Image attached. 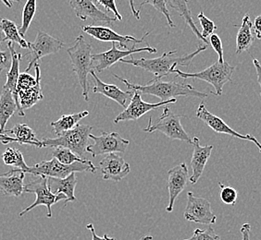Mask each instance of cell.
<instances>
[{"mask_svg": "<svg viewBox=\"0 0 261 240\" xmlns=\"http://www.w3.org/2000/svg\"><path fill=\"white\" fill-rule=\"evenodd\" d=\"M207 46V45H199L195 52L188 55H176L177 51L172 50L165 52L156 58H135L134 55H130V59H121V62L146 70L154 75L155 80H161L162 78L171 74L177 66L187 67L190 65L195 56L200 54L201 52L206 50Z\"/></svg>", "mask_w": 261, "mask_h": 240, "instance_id": "obj_1", "label": "cell"}, {"mask_svg": "<svg viewBox=\"0 0 261 240\" xmlns=\"http://www.w3.org/2000/svg\"><path fill=\"white\" fill-rule=\"evenodd\" d=\"M116 79L121 80L125 84L129 91H137L141 95H154L161 99V102L176 99L178 96H188V97H197L199 99H205L207 95L202 92H198L190 84H186L182 81H162L161 80H150L146 85L134 84L129 80L121 78L120 76L113 74Z\"/></svg>", "mask_w": 261, "mask_h": 240, "instance_id": "obj_2", "label": "cell"}, {"mask_svg": "<svg viewBox=\"0 0 261 240\" xmlns=\"http://www.w3.org/2000/svg\"><path fill=\"white\" fill-rule=\"evenodd\" d=\"M67 53L70 56L72 66V71L75 73L80 83L83 96L85 100H89V83L87 76L90 74L91 70H94L92 46L86 43L83 35L76 37L75 43L70 48L67 49Z\"/></svg>", "mask_w": 261, "mask_h": 240, "instance_id": "obj_3", "label": "cell"}, {"mask_svg": "<svg viewBox=\"0 0 261 240\" xmlns=\"http://www.w3.org/2000/svg\"><path fill=\"white\" fill-rule=\"evenodd\" d=\"M236 70V67H232L229 63H220L215 62L211 67L206 68V70H202L200 72L196 73H188L182 72L181 70L175 69L172 73H175L179 78L181 79H197V80H204L211 85L214 87L215 93L214 95L221 96L222 95V91L224 85L231 82V77Z\"/></svg>", "mask_w": 261, "mask_h": 240, "instance_id": "obj_4", "label": "cell"}, {"mask_svg": "<svg viewBox=\"0 0 261 240\" xmlns=\"http://www.w3.org/2000/svg\"><path fill=\"white\" fill-rule=\"evenodd\" d=\"M93 127L89 125H77L74 129L68 130L57 138H45L42 140L43 147H64L72 151L75 155L85 158L84 155L88 146V140Z\"/></svg>", "mask_w": 261, "mask_h": 240, "instance_id": "obj_5", "label": "cell"}, {"mask_svg": "<svg viewBox=\"0 0 261 240\" xmlns=\"http://www.w3.org/2000/svg\"><path fill=\"white\" fill-rule=\"evenodd\" d=\"M96 167L95 165L88 161L87 163L76 162L72 165H63L61 162L53 158L49 161H42L40 163L29 167L26 173L37 176L55 177V178H66L71 173L77 172H92L95 173Z\"/></svg>", "mask_w": 261, "mask_h": 240, "instance_id": "obj_6", "label": "cell"}, {"mask_svg": "<svg viewBox=\"0 0 261 240\" xmlns=\"http://www.w3.org/2000/svg\"><path fill=\"white\" fill-rule=\"evenodd\" d=\"M182 117H186V115H176L168 105H166L161 117L155 123L152 122V117H150L148 120V125L144 129V131L148 133L160 131L172 140H182L192 144L190 136L187 134L181 125V119Z\"/></svg>", "mask_w": 261, "mask_h": 240, "instance_id": "obj_7", "label": "cell"}, {"mask_svg": "<svg viewBox=\"0 0 261 240\" xmlns=\"http://www.w3.org/2000/svg\"><path fill=\"white\" fill-rule=\"evenodd\" d=\"M35 77L28 72L20 73L17 83V94L20 108L24 111L44 99L41 88V70L39 63L35 64Z\"/></svg>", "mask_w": 261, "mask_h": 240, "instance_id": "obj_8", "label": "cell"}, {"mask_svg": "<svg viewBox=\"0 0 261 240\" xmlns=\"http://www.w3.org/2000/svg\"><path fill=\"white\" fill-rule=\"evenodd\" d=\"M24 192L26 193H34L36 196L35 202L25 209L21 211L19 216H23L27 213H29L37 206L44 205L47 209V218L52 217V209L51 207L61 200H67V197L64 194H58L56 195L51 192L50 189L47 184V177L45 176H38L36 179L28 183L24 186Z\"/></svg>", "mask_w": 261, "mask_h": 240, "instance_id": "obj_9", "label": "cell"}, {"mask_svg": "<svg viewBox=\"0 0 261 240\" xmlns=\"http://www.w3.org/2000/svg\"><path fill=\"white\" fill-rule=\"evenodd\" d=\"M29 45V52L25 55H29V61H28V67L26 68V72H29L31 69L38 63V61L46 55L56 54L65 44L60 40L54 38L53 36L46 34L45 32L39 31L36 35L35 42L30 43Z\"/></svg>", "mask_w": 261, "mask_h": 240, "instance_id": "obj_10", "label": "cell"}, {"mask_svg": "<svg viewBox=\"0 0 261 240\" xmlns=\"http://www.w3.org/2000/svg\"><path fill=\"white\" fill-rule=\"evenodd\" d=\"M91 140L94 143L86 147V153H89L94 158L101 155H109L116 153H124L130 141L125 140L117 132H102L100 136L90 134Z\"/></svg>", "mask_w": 261, "mask_h": 240, "instance_id": "obj_11", "label": "cell"}, {"mask_svg": "<svg viewBox=\"0 0 261 240\" xmlns=\"http://www.w3.org/2000/svg\"><path fill=\"white\" fill-rule=\"evenodd\" d=\"M184 217L186 220L200 225H214L217 220V216L211 209V202L205 198L195 195L191 191L187 193Z\"/></svg>", "mask_w": 261, "mask_h": 240, "instance_id": "obj_12", "label": "cell"}, {"mask_svg": "<svg viewBox=\"0 0 261 240\" xmlns=\"http://www.w3.org/2000/svg\"><path fill=\"white\" fill-rule=\"evenodd\" d=\"M141 52H147L150 54L156 53V49L155 47H151L147 45L146 47L142 48H136V45H133L132 48L126 49V50H120L117 46L116 43H112V46L109 51H106L103 53H98L93 55V64H94V70L96 72H102L107 69H110L111 67L116 64L117 62H121L123 57L133 55L136 53Z\"/></svg>", "mask_w": 261, "mask_h": 240, "instance_id": "obj_13", "label": "cell"}, {"mask_svg": "<svg viewBox=\"0 0 261 240\" xmlns=\"http://www.w3.org/2000/svg\"><path fill=\"white\" fill-rule=\"evenodd\" d=\"M132 92H133V96L130 98V105H128L123 112H121V114L116 117L114 119L115 124L121 121H130V120L136 121L150 111L156 110L161 106H166L170 104H175L177 102L176 99H171V100L160 102L156 104L146 103L142 99V96L139 92L137 91H132Z\"/></svg>", "mask_w": 261, "mask_h": 240, "instance_id": "obj_14", "label": "cell"}, {"mask_svg": "<svg viewBox=\"0 0 261 240\" xmlns=\"http://www.w3.org/2000/svg\"><path fill=\"white\" fill-rule=\"evenodd\" d=\"M196 117L202 120V121H204L206 125L211 128V130H214L217 133L227 134V135L236 137V138L241 139V140H249V141L254 142L256 147L259 149V152H261V144L254 136L250 135V134L242 135L240 133L236 132V130H232L231 127L227 125L226 123L221 119V117L217 116V115L212 114L210 111L207 110L206 108V105H204L203 103H201L200 105H198V108L196 111Z\"/></svg>", "mask_w": 261, "mask_h": 240, "instance_id": "obj_15", "label": "cell"}, {"mask_svg": "<svg viewBox=\"0 0 261 240\" xmlns=\"http://www.w3.org/2000/svg\"><path fill=\"white\" fill-rule=\"evenodd\" d=\"M82 31L86 35H90L93 38H95L96 40L101 41V42L119 43L120 47L124 48V50L129 49L126 45V43L132 42L134 45H136L137 44L144 43L145 39L150 34L148 32L141 39H136V37L130 36V35H119L114 31L111 30L110 27H105V26H82Z\"/></svg>", "mask_w": 261, "mask_h": 240, "instance_id": "obj_16", "label": "cell"}, {"mask_svg": "<svg viewBox=\"0 0 261 240\" xmlns=\"http://www.w3.org/2000/svg\"><path fill=\"white\" fill-rule=\"evenodd\" d=\"M189 182L188 167L186 163L176 165L168 171V190H169V203L166 208L168 213L173 211V206L177 197L186 189Z\"/></svg>", "mask_w": 261, "mask_h": 240, "instance_id": "obj_17", "label": "cell"}, {"mask_svg": "<svg viewBox=\"0 0 261 240\" xmlns=\"http://www.w3.org/2000/svg\"><path fill=\"white\" fill-rule=\"evenodd\" d=\"M101 175L104 180L120 182L130 172V165L116 154H109L99 162Z\"/></svg>", "mask_w": 261, "mask_h": 240, "instance_id": "obj_18", "label": "cell"}, {"mask_svg": "<svg viewBox=\"0 0 261 240\" xmlns=\"http://www.w3.org/2000/svg\"><path fill=\"white\" fill-rule=\"evenodd\" d=\"M0 141L3 144L17 142L19 144H28L37 148H44L42 140H38L35 131L26 124H17L10 130H5L0 134Z\"/></svg>", "mask_w": 261, "mask_h": 240, "instance_id": "obj_19", "label": "cell"}, {"mask_svg": "<svg viewBox=\"0 0 261 240\" xmlns=\"http://www.w3.org/2000/svg\"><path fill=\"white\" fill-rule=\"evenodd\" d=\"M71 9L74 11L76 16L82 20H87L91 19L94 22H105L111 24L116 21L115 17L111 18L105 12L101 11L94 0H69Z\"/></svg>", "mask_w": 261, "mask_h": 240, "instance_id": "obj_20", "label": "cell"}, {"mask_svg": "<svg viewBox=\"0 0 261 240\" xmlns=\"http://www.w3.org/2000/svg\"><path fill=\"white\" fill-rule=\"evenodd\" d=\"M193 145V155L191 159V168L193 174L189 177V182L191 184H196L203 175L206 163L211 157V152L213 150V145L201 146L200 141L197 137L192 139Z\"/></svg>", "mask_w": 261, "mask_h": 240, "instance_id": "obj_21", "label": "cell"}, {"mask_svg": "<svg viewBox=\"0 0 261 240\" xmlns=\"http://www.w3.org/2000/svg\"><path fill=\"white\" fill-rule=\"evenodd\" d=\"M8 48L10 52L11 55V65L10 68L7 72V81H6L4 88L10 90L12 95L14 96V99L17 104V107H18V111L17 114L19 116H25L24 111L20 108V105H19V98H18V94H17V83H18V79L20 76V60L22 58V55L20 53H17L13 44L11 42H8Z\"/></svg>", "mask_w": 261, "mask_h": 240, "instance_id": "obj_22", "label": "cell"}, {"mask_svg": "<svg viewBox=\"0 0 261 240\" xmlns=\"http://www.w3.org/2000/svg\"><path fill=\"white\" fill-rule=\"evenodd\" d=\"M25 173L20 169L0 174V191L5 196L20 197L24 192Z\"/></svg>", "mask_w": 261, "mask_h": 240, "instance_id": "obj_23", "label": "cell"}, {"mask_svg": "<svg viewBox=\"0 0 261 240\" xmlns=\"http://www.w3.org/2000/svg\"><path fill=\"white\" fill-rule=\"evenodd\" d=\"M90 75L94 80V87L93 93L94 94H100L105 95L106 97L110 98L111 100L115 101L119 105L126 108V102L128 99H130L133 95L130 94V91L123 92L118 86L114 84L106 83L96 76L95 70H91Z\"/></svg>", "mask_w": 261, "mask_h": 240, "instance_id": "obj_24", "label": "cell"}, {"mask_svg": "<svg viewBox=\"0 0 261 240\" xmlns=\"http://www.w3.org/2000/svg\"><path fill=\"white\" fill-rule=\"evenodd\" d=\"M78 183L76 173H71L66 178H55V177H47V184L50 189L51 192L56 195L64 194L67 197V200L64 203L67 204L71 201H75L74 190Z\"/></svg>", "mask_w": 261, "mask_h": 240, "instance_id": "obj_25", "label": "cell"}, {"mask_svg": "<svg viewBox=\"0 0 261 240\" xmlns=\"http://www.w3.org/2000/svg\"><path fill=\"white\" fill-rule=\"evenodd\" d=\"M253 22L248 14L244 16L236 36V55L249 51L255 40Z\"/></svg>", "mask_w": 261, "mask_h": 240, "instance_id": "obj_26", "label": "cell"}, {"mask_svg": "<svg viewBox=\"0 0 261 240\" xmlns=\"http://www.w3.org/2000/svg\"><path fill=\"white\" fill-rule=\"evenodd\" d=\"M18 111L14 96L10 90L3 87L0 95V132L3 133L10 117Z\"/></svg>", "mask_w": 261, "mask_h": 240, "instance_id": "obj_27", "label": "cell"}, {"mask_svg": "<svg viewBox=\"0 0 261 240\" xmlns=\"http://www.w3.org/2000/svg\"><path fill=\"white\" fill-rule=\"evenodd\" d=\"M167 3L171 7V9L175 10L176 12L185 21H186V25L189 26L192 32L195 34L196 37L205 43V45H210V41H206L202 35L201 32L197 29L195 21L193 20L192 17L191 10L188 8L189 1L188 0H167Z\"/></svg>", "mask_w": 261, "mask_h": 240, "instance_id": "obj_28", "label": "cell"}, {"mask_svg": "<svg viewBox=\"0 0 261 240\" xmlns=\"http://www.w3.org/2000/svg\"><path fill=\"white\" fill-rule=\"evenodd\" d=\"M89 115L88 111H83L80 113H75L71 115H63L60 119L51 122L50 126L56 135H61V133L68 130L74 129L76 126L79 125V121Z\"/></svg>", "mask_w": 261, "mask_h": 240, "instance_id": "obj_29", "label": "cell"}, {"mask_svg": "<svg viewBox=\"0 0 261 240\" xmlns=\"http://www.w3.org/2000/svg\"><path fill=\"white\" fill-rule=\"evenodd\" d=\"M0 29L4 33L6 41L16 43L23 49H28L29 45L25 38L21 37L19 32V28L16 25L15 22L8 19H2L0 21Z\"/></svg>", "mask_w": 261, "mask_h": 240, "instance_id": "obj_30", "label": "cell"}, {"mask_svg": "<svg viewBox=\"0 0 261 240\" xmlns=\"http://www.w3.org/2000/svg\"><path fill=\"white\" fill-rule=\"evenodd\" d=\"M2 160L6 165L13 166L15 169H20L24 173L30 167L26 164L21 152L16 148H8L2 155Z\"/></svg>", "mask_w": 261, "mask_h": 240, "instance_id": "obj_31", "label": "cell"}, {"mask_svg": "<svg viewBox=\"0 0 261 240\" xmlns=\"http://www.w3.org/2000/svg\"><path fill=\"white\" fill-rule=\"evenodd\" d=\"M36 1L37 0H27L22 10V21L21 25L19 27V32L21 37H25L27 31L30 27L31 23L36 12Z\"/></svg>", "mask_w": 261, "mask_h": 240, "instance_id": "obj_32", "label": "cell"}, {"mask_svg": "<svg viewBox=\"0 0 261 240\" xmlns=\"http://www.w3.org/2000/svg\"><path fill=\"white\" fill-rule=\"evenodd\" d=\"M52 155H53V158H56L63 165H72L76 162L87 163L89 161L86 158H82L80 156L75 155L72 151L64 148V147H56L52 153Z\"/></svg>", "mask_w": 261, "mask_h": 240, "instance_id": "obj_33", "label": "cell"}, {"mask_svg": "<svg viewBox=\"0 0 261 240\" xmlns=\"http://www.w3.org/2000/svg\"><path fill=\"white\" fill-rule=\"evenodd\" d=\"M146 4H149L152 7H154L159 12H161L165 16L168 25L170 26L171 28L175 27V23L173 22V20H171V13L167 8V4H168L167 0H144L140 4V8Z\"/></svg>", "mask_w": 261, "mask_h": 240, "instance_id": "obj_34", "label": "cell"}, {"mask_svg": "<svg viewBox=\"0 0 261 240\" xmlns=\"http://www.w3.org/2000/svg\"><path fill=\"white\" fill-rule=\"evenodd\" d=\"M219 186L221 188L220 196L222 202L227 205H234L237 200V196H238L237 190L231 187L223 185L221 182L219 183Z\"/></svg>", "mask_w": 261, "mask_h": 240, "instance_id": "obj_35", "label": "cell"}, {"mask_svg": "<svg viewBox=\"0 0 261 240\" xmlns=\"http://www.w3.org/2000/svg\"><path fill=\"white\" fill-rule=\"evenodd\" d=\"M185 240H221V237L217 235L211 225H208L206 229L196 228L190 238Z\"/></svg>", "mask_w": 261, "mask_h": 240, "instance_id": "obj_36", "label": "cell"}, {"mask_svg": "<svg viewBox=\"0 0 261 240\" xmlns=\"http://www.w3.org/2000/svg\"><path fill=\"white\" fill-rule=\"evenodd\" d=\"M197 19L199 20L201 27H202V32H201L202 36L205 39H206L207 37H211V35H213L214 31L217 30V26L215 25V23L212 20H210L207 17H206L202 11L197 15Z\"/></svg>", "mask_w": 261, "mask_h": 240, "instance_id": "obj_37", "label": "cell"}, {"mask_svg": "<svg viewBox=\"0 0 261 240\" xmlns=\"http://www.w3.org/2000/svg\"><path fill=\"white\" fill-rule=\"evenodd\" d=\"M210 44H211V46H212V48H213L217 54H218V56H219L218 62L224 63L225 61H224V56H223V55H224V54H223V47H222V42H221L220 36L215 35V34L211 35V39H210Z\"/></svg>", "mask_w": 261, "mask_h": 240, "instance_id": "obj_38", "label": "cell"}, {"mask_svg": "<svg viewBox=\"0 0 261 240\" xmlns=\"http://www.w3.org/2000/svg\"><path fill=\"white\" fill-rule=\"evenodd\" d=\"M96 2L102 6L107 11H111L118 20H122V16L120 14L116 6V0H96Z\"/></svg>", "mask_w": 261, "mask_h": 240, "instance_id": "obj_39", "label": "cell"}, {"mask_svg": "<svg viewBox=\"0 0 261 240\" xmlns=\"http://www.w3.org/2000/svg\"><path fill=\"white\" fill-rule=\"evenodd\" d=\"M11 65V55L9 49L0 50V73L4 70H9Z\"/></svg>", "mask_w": 261, "mask_h": 240, "instance_id": "obj_40", "label": "cell"}, {"mask_svg": "<svg viewBox=\"0 0 261 240\" xmlns=\"http://www.w3.org/2000/svg\"><path fill=\"white\" fill-rule=\"evenodd\" d=\"M86 228L88 230H90L91 235H92V240H115V238L110 237V236H108V235H106V234L102 237L98 236V235H96L95 227H94V225H92V224H88V225H86Z\"/></svg>", "mask_w": 261, "mask_h": 240, "instance_id": "obj_41", "label": "cell"}, {"mask_svg": "<svg viewBox=\"0 0 261 240\" xmlns=\"http://www.w3.org/2000/svg\"><path fill=\"white\" fill-rule=\"evenodd\" d=\"M254 35L258 40H261V15L257 16L253 23Z\"/></svg>", "mask_w": 261, "mask_h": 240, "instance_id": "obj_42", "label": "cell"}, {"mask_svg": "<svg viewBox=\"0 0 261 240\" xmlns=\"http://www.w3.org/2000/svg\"><path fill=\"white\" fill-rule=\"evenodd\" d=\"M240 232L242 234V240H250V232H251V225L246 223L242 225Z\"/></svg>", "mask_w": 261, "mask_h": 240, "instance_id": "obj_43", "label": "cell"}, {"mask_svg": "<svg viewBox=\"0 0 261 240\" xmlns=\"http://www.w3.org/2000/svg\"><path fill=\"white\" fill-rule=\"evenodd\" d=\"M253 64L255 66L256 69V77H257V82L260 86V96H261V65L258 60L254 58L253 59Z\"/></svg>", "mask_w": 261, "mask_h": 240, "instance_id": "obj_44", "label": "cell"}, {"mask_svg": "<svg viewBox=\"0 0 261 240\" xmlns=\"http://www.w3.org/2000/svg\"><path fill=\"white\" fill-rule=\"evenodd\" d=\"M129 5H130V11L133 15L135 16L136 20H140V10H136V5H135V0H127Z\"/></svg>", "mask_w": 261, "mask_h": 240, "instance_id": "obj_45", "label": "cell"}, {"mask_svg": "<svg viewBox=\"0 0 261 240\" xmlns=\"http://www.w3.org/2000/svg\"><path fill=\"white\" fill-rule=\"evenodd\" d=\"M1 1L5 4L7 8H9V9H10V8L12 7V2H10V0H1Z\"/></svg>", "mask_w": 261, "mask_h": 240, "instance_id": "obj_46", "label": "cell"}, {"mask_svg": "<svg viewBox=\"0 0 261 240\" xmlns=\"http://www.w3.org/2000/svg\"><path fill=\"white\" fill-rule=\"evenodd\" d=\"M4 41H6V36L5 35H4V33L1 31V29H0V44L1 43H3Z\"/></svg>", "mask_w": 261, "mask_h": 240, "instance_id": "obj_47", "label": "cell"}, {"mask_svg": "<svg viewBox=\"0 0 261 240\" xmlns=\"http://www.w3.org/2000/svg\"><path fill=\"white\" fill-rule=\"evenodd\" d=\"M139 240H153V236H152V235H145V236H143V237Z\"/></svg>", "mask_w": 261, "mask_h": 240, "instance_id": "obj_48", "label": "cell"}, {"mask_svg": "<svg viewBox=\"0 0 261 240\" xmlns=\"http://www.w3.org/2000/svg\"><path fill=\"white\" fill-rule=\"evenodd\" d=\"M10 2H12V1H16V2H20V0H10Z\"/></svg>", "mask_w": 261, "mask_h": 240, "instance_id": "obj_49", "label": "cell"}, {"mask_svg": "<svg viewBox=\"0 0 261 240\" xmlns=\"http://www.w3.org/2000/svg\"><path fill=\"white\" fill-rule=\"evenodd\" d=\"M0 134H2V133H1V132H0Z\"/></svg>", "mask_w": 261, "mask_h": 240, "instance_id": "obj_50", "label": "cell"}, {"mask_svg": "<svg viewBox=\"0 0 261 240\" xmlns=\"http://www.w3.org/2000/svg\"><path fill=\"white\" fill-rule=\"evenodd\" d=\"M260 153H261V152H260Z\"/></svg>", "mask_w": 261, "mask_h": 240, "instance_id": "obj_51", "label": "cell"}]
</instances>
